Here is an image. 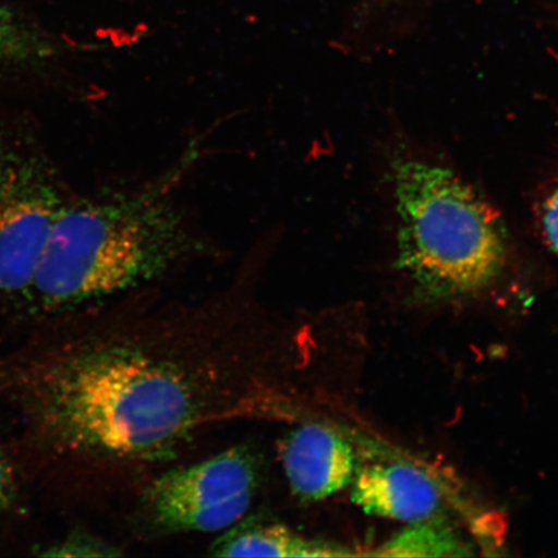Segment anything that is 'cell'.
<instances>
[{"instance_id":"obj_1","label":"cell","mask_w":558,"mask_h":558,"mask_svg":"<svg viewBox=\"0 0 558 558\" xmlns=\"http://www.w3.org/2000/svg\"><path fill=\"white\" fill-rule=\"evenodd\" d=\"M260 255L193 300L160 289L109 302L44 388L56 436L136 493L209 432L329 422L318 381L320 319L262 295Z\"/></svg>"},{"instance_id":"obj_2","label":"cell","mask_w":558,"mask_h":558,"mask_svg":"<svg viewBox=\"0 0 558 558\" xmlns=\"http://www.w3.org/2000/svg\"><path fill=\"white\" fill-rule=\"evenodd\" d=\"M190 160L136 190L68 201L26 302L58 313L160 289L208 259L211 244L174 197Z\"/></svg>"},{"instance_id":"obj_3","label":"cell","mask_w":558,"mask_h":558,"mask_svg":"<svg viewBox=\"0 0 558 558\" xmlns=\"http://www.w3.org/2000/svg\"><path fill=\"white\" fill-rule=\"evenodd\" d=\"M397 220V267L418 295L450 300L498 281L509 257L504 220L449 167L409 150L389 157Z\"/></svg>"},{"instance_id":"obj_4","label":"cell","mask_w":558,"mask_h":558,"mask_svg":"<svg viewBox=\"0 0 558 558\" xmlns=\"http://www.w3.org/2000/svg\"><path fill=\"white\" fill-rule=\"evenodd\" d=\"M262 483L260 457L247 445L166 466L134 494L132 527L143 539L225 533L246 519Z\"/></svg>"},{"instance_id":"obj_5","label":"cell","mask_w":558,"mask_h":558,"mask_svg":"<svg viewBox=\"0 0 558 558\" xmlns=\"http://www.w3.org/2000/svg\"><path fill=\"white\" fill-rule=\"evenodd\" d=\"M68 201L39 149L0 134V303L25 300Z\"/></svg>"},{"instance_id":"obj_6","label":"cell","mask_w":558,"mask_h":558,"mask_svg":"<svg viewBox=\"0 0 558 558\" xmlns=\"http://www.w3.org/2000/svg\"><path fill=\"white\" fill-rule=\"evenodd\" d=\"M279 457L291 493L306 504L343 490L357 471L352 445L327 422L292 425L282 439Z\"/></svg>"},{"instance_id":"obj_7","label":"cell","mask_w":558,"mask_h":558,"mask_svg":"<svg viewBox=\"0 0 558 558\" xmlns=\"http://www.w3.org/2000/svg\"><path fill=\"white\" fill-rule=\"evenodd\" d=\"M352 501L367 514L403 522L430 520L441 494L427 473L409 464H374L355 471Z\"/></svg>"},{"instance_id":"obj_8","label":"cell","mask_w":558,"mask_h":558,"mask_svg":"<svg viewBox=\"0 0 558 558\" xmlns=\"http://www.w3.org/2000/svg\"><path fill=\"white\" fill-rule=\"evenodd\" d=\"M218 557H340L352 550L313 538L281 522L243 520L221 533L211 546Z\"/></svg>"},{"instance_id":"obj_9","label":"cell","mask_w":558,"mask_h":558,"mask_svg":"<svg viewBox=\"0 0 558 558\" xmlns=\"http://www.w3.org/2000/svg\"><path fill=\"white\" fill-rule=\"evenodd\" d=\"M464 543L449 527L435 521L413 522V525L389 539L375 553L393 557H458L466 553Z\"/></svg>"},{"instance_id":"obj_10","label":"cell","mask_w":558,"mask_h":558,"mask_svg":"<svg viewBox=\"0 0 558 558\" xmlns=\"http://www.w3.org/2000/svg\"><path fill=\"white\" fill-rule=\"evenodd\" d=\"M51 47L16 11L0 2V76L40 62Z\"/></svg>"},{"instance_id":"obj_11","label":"cell","mask_w":558,"mask_h":558,"mask_svg":"<svg viewBox=\"0 0 558 558\" xmlns=\"http://www.w3.org/2000/svg\"><path fill=\"white\" fill-rule=\"evenodd\" d=\"M533 211L542 242L558 257V171L542 187Z\"/></svg>"},{"instance_id":"obj_12","label":"cell","mask_w":558,"mask_h":558,"mask_svg":"<svg viewBox=\"0 0 558 558\" xmlns=\"http://www.w3.org/2000/svg\"><path fill=\"white\" fill-rule=\"evenodd\" d=\"M59 556H113L116 550L108 546L107 543L88 538V536H76L62 543L59 547Z\"/></svg>"},{"instance_id":"obj_13","label":"cell","mask_w":558,"mask_h":558,"mask_svg":"<svg viewBox=\"0 0 558 558\" xmlns=\"http://www.w3.org/2000/svg\"><path fill=\"white\" fill-rule=\"evenodd\" d=\"M13 490H15V484H13L9 463L5 462L3 453L0 452V511L10 505Z\"/></svg>"},{"instance_id":"obj_14","label":"cell","mask_w":558,"mask_h":558,"mask_svg":"<svg viewBox=\"0 0 558 558\" xmlns=\"http://www.w3.org/2000/svg\"><path fill=\"white\" fill-rule=\"evenodd\" d=\"M536 3L549 25L558 29V0H536Z\"/></svg>"},{"instance_id":"obj_15","label":"cell","mask_w":558,"mask_h":558,"mask_svg":"<svg viewBox=\"0 0 558 558\" xmlns=\"http://www.w3.org/2000/svg\"><path fill=\"white\" fill-rule=\"evenodd\" d=\"M392 2H393V0H369V4L380 5V7H384V5L392 3Z\"/></svg>"}]
</instances>
